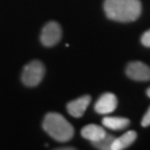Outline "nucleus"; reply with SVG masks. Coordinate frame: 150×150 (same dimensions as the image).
<instances>
[{
  "mask_svg": "<svg viewBox=\"0 0 150 150\" xmlns=\"http://www.w3.org/2000/svg\"><path fill=\"white\" fill-rule=\"evenodd\" d=\"M137 139V133L134 131H128L121 137H115L112 143L111 150H123L130 146Z\"/></svg>",
  "mask_w": 150,
  "mask_h": 150,
  "instance_id": "nucleus-9",
  "label": "nucleus"
},
{
  "mask_svg": "<svg viewBox=\"0 0 150 150\" xmlns=\"http://www.w3.org/2000/svg\"><path fill=\"white\" fill-rule=\"evenodd\" d=\"M146 94H147V96L150 98V88L147 89V91H146Z\"/></svg>",
  "mask_w": 150,
  "mask_h": 150,
  "instance_id": "nucleus-14",
  "label": "nucleus"
},
{
  "mask_svg": "<svg viewBox=\"0 0 150 150\" xmlns=\"http://www.w3.org/2000/svg\"><path fill=\"white\" fill-rule=\"evenodd\" d=\"M142 43L144 45L145 47L150 48V29L143 33V35L142 36Z\"/></svg>",
  "mask_w": 150,
  "mask_h": 150,
  "instance_id": "nucleus-12",
  "label": "nucleus"
},
{
  "mask_svg": "<svg viewBox=\"0 0 150 150\" xmlns=\"http://www.w3.org/2000/svg\"><path fill=\"white\" fill-rule=\"evenodd\" d=\"M45 75V67L40 61H32L23 68L22 81L25 86L35 87L41 82Z\"/></svg>",
  "mask_w": 150,
  "mask_h": 150,
  "instance_id": "nucleus-3",
  "label": "nucleus"
},
{
  "mask_svg": "<svg viewBox=\"0 0 150 150\" xmlns=\"http://www.w3.org/2000/svg\"><path fill=\"white\" fill-rule=\"evenodd\" d=\"M115 139V137L112 136V134H106L103 139H100L98 142H92L93 146L97 149H100V150H111V146L112 143Z\"/></svg>",
  "mask_w": 150,
  "mask_h": 150,
  "instance_id": "nucleus-11",
  "label": "nucleus"
},
{
  "mask_svg": "<svg viewBox=\"0 0 150 150\" xmlns=\"http://www.w3.org/2000/svg\"><path fill=\"white\" fill-rule=\"evenodd\" d=\"M103 8L108 19L121 23L134 22L142 14L139 0H105Z\"/></svg>",
  "mask_w": 150,
  "mask_h": 150,
  "instance_id": "nucleus-1",
  "label": "nucleus"
},
{
  "mask_svg": "<svg viewBox=\"0 0 150 150\" xmlns=\"http://www.w3.org/2000/svg\"><path fill=\"white\" fill-rule=\"evenodd\" d=\"M42 126L44 131L59 142H67L74 136L72 125L59 113L50 112L46 114Z\"/></svg>",
  "mask_w": 150,
  "mask_h": 150,
  "instance_id": "nucleus-2",
  "label": "nucleus"
},
{
  "mask_svg": "<svg viewBox=\"0 0 150 150\" xmlns=\"http://www.w3.org/2000/svg\"><path fill=\"white\" fill-rule=\"evenodd\" d=\"M106 134L107 133L103 127H100V126H98V125H95V124L87 125L81 130V136H82L84 139L90 140L91 142H98V140H100V139H103Z\"/></svg>",
  "mask_w": 150,
  "mask_h": 150,
  "instance_id": "nucleus-8",
  "label": "nucleus"
},
{
  "mask_svg": "<svg viewBox=\"0 0 150 150\" xmlns=\"http://www.w3.org/2000/svg\"><path fill=\"white\" fill-rule=\"evenodd\" d=\"M126 73L134 81L150 80V67L142 62H133L128 64Z\"/></svg>",
  "mask_w": 150,
  "mask_h": 150,
  "instance_id": "nucleus-5",
  "label": "nucleus"
},
{
  "mask_svg": "<svg viewBox=\"0 0 150 150\" xmlns=\"http://www.w3.org/2000/svg\"><path fill=\"white\" fill-rule=\"evenodd\" d=\"M117 98L116 96L112 93H105L100 98H98V101L95 104V110L96 112L101 115H107V114L112 113L117 107Z\"/></svg>",
  "mask_w": 150,
  "mask_h": 150,
  "instance_id": "nucleus-6",
  "label": "nucleus"
},
{
  "mask_svg": "<svg viewBox=\"0 0 150 150\" xmlns=\"http://www.w3.org/2000/svg\"><path fill=\"white\" fill-rule=\"evenodd\" d=\"M142 127H148V126H150V107L142 120Z\"/></svg>",
  "mask_w": 150,
  "mask_h": 150,
  "instance_id": "nucleus-13",
  "label": "nucleus"
},
{
  "mask_svg": "<svg viewBox=\"0 0 150 150\" xmlns=\"http://www.w3.org/2000/svg\"><path fill=\"white\" fill-rule=\"evenodd\" d=\"M103 125L105 128L113 131L125 130L130 125V120L122 117H110L106 116L103 119Z\"/></svg>",
  "mask_w": 150,
  "mask_h": 150,
  "instance_id": "nucleus-10",
  "label": "nucleus"
},
{
  "mask_svg": "<svg viewBox=\"0 0 150 150\" xmlns=\"http://www.w3.org/2000/svg\"><path fill=\"white\" fill-rule=\"evenodd\" d=\"M90 103H91V97L90 96H83L81 98H78L76 100L70 101L69 103H67V112L75 118L82 117L87 108H88Z\"/></svg>",
  "mask_w": 150,
  "mask_h": 150,
  "instance_id": "nucleus-7",
  "label": "nucleus"
},
{
  "mask_svg": "<svg viewBox=\"0 0 150 150\" xmlns=\"http://www.w3.org/2000/svg\"><path fill=\"white\" fill-rule=\"evenodd\" d=\"M62 28L57 22H50L42 29L40 40L46 47H53L58 44L62 38Z\"/></svg>",
  "mask_w": 150,
  "mask_h": 150,
  "instance_id": "nucleus-4",
  "label": "nucleus"
}]
</instances>
